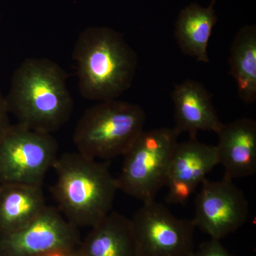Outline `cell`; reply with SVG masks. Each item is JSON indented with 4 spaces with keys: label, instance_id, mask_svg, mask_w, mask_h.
Listing matches in <instances>:
<instances>
[{
    "label": "cell",
    "instance_id": "1",
    "mask_svg": "<svg viewBox=\"0 0 256 256\" xmlns=\"http://www.w3.org/2000/svg\"><path fill=\"white\" fill-rule=\"evenodd\" d=\"M67 74L58 64L46 58H28L13 74L5 96L10 114L18 124L52 134L72 117L74 100Z\"/></svg>",
    "mask_w": 256,
    "mask_h": 256
},
{
    "label": "cell",
    "instance_id": "2",
    "mask_svg": "<svg viewBox=\"0 0 256 256\" xmlns=\"http://www.w3.org/2000/svg\"><path fill=\"white\" fill-rule=\"evenodd\" d=\"M79 92L84 98L114 100L132 86L138 57L118 32L105 26L86 28L73 52Z\"/></svg>",
    "mask_w": 256,
    "mask_h": 256
},
{
    "label": "cell",
    "instance_id": "3",
    "mask_svg": "<svg viewBox=\"0 0 256 256\" xmlns=\"http://www.w3.org/2000/svg\"><path fill=\"white\" fill-rule=\"evenodd\" d=\"M52 194L64 216L78 228H92L112 212L118 191L109 163L77 152L58 156Z\"/></svg>",
    "mask_w": 256,
    "mask_h": 256
},
{
    "label": "cell",
    "instance_id": "4",
    "mask_svg": "<svg viewBox=\"0 0 256 256\" xmlns=\"http://www.w3.org/2000/svg\"><path fill=\"white\" fill-rule=\"evenodd\" d=\"M146 121V112L137 104L101 101L82 114L74 130V144L79 153L92 160L124 156L144 130Z\"/></svg>",
    "mask_w": 256,
    "mask_h": 256
},
{
    "label": "cell",
    "instance_id": "5",
    "mask_svg": "<svg viewBox=\"0 0 256 256\" xmlns=\"http://www.w3.org/2000/svg\"><path fill=\"white\" fill-rule=\"evenodd\" d=\"M180 133L174 128L143 130L124 156L118 188L143 203L156 200L170 180V166Z\"/></svg>",
    "mask_w": 256,
    "mask_h": 256
},
{
    "label": "cell",
    "instance_id": "6",
    "mask_svg": "<svg viewBox=\"0 0 256 256\" xmlns=\"http://www.w3.org/2000/svg\"><path fill=\"white\" fill-rule=\"evenodd\" d=\"M58 150L52 134L11 124L0 140V182L42 186Z\"/></svg>",
    "mask_w": 256,
    "mask_h": 256
},
{
    "label": "cell",
    "instance_id": "7",
    "mask_svg": "<svg viewBox=\"0 0 256 256\" xmlns=\"http://www.w3.org/2000/svg\"><path fill=\"white\" fill-rule=\"evenodd\" d=\"M138 256H192V220L178 218L162 204L146 202L130 218Z\"/></svg>",
    "mask_w": 256,
    "mask_h": 256
},
{
    "label": "cell",
    "instance_id": "8",
    "mask_svg": "<svg viewBox=\"0 0 256 256\" xmlns=\"http://www.w3.org/2000/svg\"><path fill=\"white\" fill-rule=\"evenodd\" d=\"M80 240L78 227L70 223L58 208L46 206L26 226L0 236V256H45L73 252Z\"/></svg>",
    "mask_w": 256,
    "mask_h": 256
},
{
    "label": "cell",
    "instance_id": "9",
    "mask_svg": "<svg viewBox=\"0 0 256 256\" xmlns=\"http://www.w3.org/2000/svg\"><path fill=\"white\" fill-rule=\"evenodd\" d=\"M201 185L192 222L210 238L220 240L246 222L248 202L233 180L226 176L218 181L205 178Z\"/></svg>",
    "mask_w": 256,
    "mask_h": 256
},
{
    "label": "cell",
    "instance_id": "10",
    "mask_svg": "<svg viewBox=\"0 0 256 256\" xmlns=\"http://www.w3.org/2000/svg\"><path fill=\"white\" fill-rule=\"evenodd\" d=\"M216 146L218 162L225 170L226 178H247L256 172V122L240 118L222 124Z\"/></svg>",
    "mask_w": 256,
    "mask_h": 256
},
{
    "label": "cell",
    "instance_id": "11",
    "mask_svg": "<svg viewBox=\"0 0 256 256\" xmlns=\"http://www.w3.org/2000/svg\"><path fill=\"white\" fill-rule=\"evenodd\" d=\"M174 108V128L181 134L188 132L196 138L200 131L217 133L223 122L220 120L212 97L201 82L186 80L176 84L172 92Z\"/></svg>",
    "mask_w": 256,
    "mask_h": 256
},
{
    "label": "cell",
    "instance_id": "12",
    "mask_svg": "<svg viewBox=\"0 0 256 256\" xmlns=\"http://www.w3.org/2000/svg\"><path fill=\"white\" fill-rule=\"evenodd\" d=\"M76 252L78 256H138L130 218L110 212L90 228Z\"/></svg>",
    "mask_w": 256,
    "mask_h": 256
},
{
    "label": "cell",
    "instance_id": "13",
    "mask_svg": "<svg viewBox=\"0 0 256 256\" xmlns=\"http://www.w3.org/2000/svg\"><path fill=\"white\" fill-rule=\"evenodd\" d=\"M47 205L42 186L2 184L0 191V236L26 226Z\"/></svg>",
    "mask_w": 256,
    "mask_h": 256
},
{
    "label": "cell",
    "instance_id": "14",
    "mask_svg": "<svg viewBox=\"0 0 256 256\" xmlns=\"http://www.w3.org/2000/svg\"><path fill=\"white\" fill-rule=\"evenodd\" d=\"M212 0L208 8L192 3L182 10L175 24L174 37L184 54L197 62L208 63V46L217 22L214 5Z\"/></svg>",
    "mask_w": 256,
    "mask_h": 256
},
{
    "label": "cell",
    "instance_id": "15",
    "mask_svg": "<svg viewBox=\"0 0 256 256\" xmlns=\"http://www.w3.org/2000/svg\"><path fill=\"white\" fill-rule=\"evenodd\" d=\"M229 74L236 82L239 98L246 104L256 100V28L245 26L237 32L229 56Z\"/></svg>",
    "mask_w": 256,
    "mask_h": 256
},
{
    "label": "cell",
    "instance_id": "16",
    "mask_svg": "<svg viewBox=\"0 0 256 256\" xmlns=\"http://www.w3.org/2000/svg\"><path fill=\"white\" fill-rule=\"evenodd\" d=\"M218 164L216 146L190 138L176 144L172 158L170 178H178L198 186Z\"/></svg>",
    "mask_w": 256,
    "mask_h": 256
},
{
    "label": "cell",
    "instance_id": "17",
    "mask_svg": "<svg viewBox=\"0 0 256 256\" xmlns=\"http://www.w3.org/2000/svg\"><path fill=\"white\" fill-rule=\"evenodd\" d=\"M166 186L169 188V191L166 201L176 204H186L198 186L194 184L174 178H170Z\"/></svg>",
    "mask_w": 256,
    "mask_h": 256
},
{
    "label": "cell",
    "instance_id": "18",
    "mask_svg": "<svg viewBox=\"0 0 256 256\" xmlns=\"http://www.w3.org/2000/svg\"><path fill=\"white\" fill-rule=\"evenodd\" d=\"M192 256H235L222 245L220 240L210 238L200 245Z\"/></svg>",
    "mask_w": 256,
    "mask_h": 256
},
{
    "label": "cell",
    "instance_id": "19",
    "mask_svg": "<svg viewBox=\"0 0 256 256\" xmlns=\"http://www.w3.org/2000/svg\"><path fill=\"white\" fill-rule=\"evenodd\" d=\"M9 114L6 98L0 88V140L11 126L10 122Z\"/></svg>",
    "mask_w": 256,
    "mask_h": 256
},
{
    "label": "cell",
    "instance_id": "20",
    "mask_svg": "<svg viewBox=\"0 0 256 256\" xmlns=\"http://www.w3.org/2000/svg\"><path fill=\"white\" fill-rule=\"evenodd\" d=\"M45 256H78L76 252V249L73 252H58L54 254H50Z\"/></svg>",
    "mask_w": 256,
    "mask_h": 256
},
{
    "label": "cell",
    "instance_id": "21",
    "mask_svg": "<svg viewBox=\"0 0 256 256\" xmlns=\"http://www.w3.org/2000/svg\"><path fill=\"white\" fill-rule=\"evenodd\" d=\"M2 184L0 182V191H1Z\"/></svg>",
    "mask_w": 256,
    "mask_h": 256
}]
</instances>
